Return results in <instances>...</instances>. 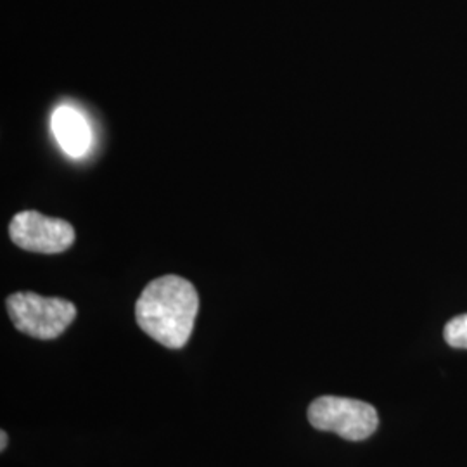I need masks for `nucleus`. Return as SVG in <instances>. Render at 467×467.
<instances>
[{
    "label": "nucleus",
    "instance_id": "39448f33",
    "mask_svg": "<svg viewBox=\"0 0 467 467\" xmlns=\"http://www.w3.org/2000/svg\"><path fill=\"white\" fill-rule=\"evenodd\" d=\"M50 127L57 144L67 156L82 158L90 150V144H92L90 125L78 109L71 106H59L52 113Z\"/></svg>",
    "mask_w": 467,
    "mask_h": 467
},
{
    "label": "nucleus",
    "instance_id": "7ed1b4c3",
    "mask_svg": "<svg viewBox=\"0 0 467 467\" xmlns=\"http://www.w3.org/2000/svg\"><path fill=\"white\" fill-rule=\"evenodd\" d=\"M308 422L318 431L336 433L348 441H362L376 433L379 416L368 401L326 395L310 403Z\"/></svg>",
    "mask_w": 467,
    "mask_h": 467
},
{
    "label": "nucleus",
    "instance_id": "f257e3e1",
    "mask_svg": "<svg viewBox=\"0 0 467 467\" xmlns=\"http://www.w3.org/2000/svg\"><path fill=\"white\" fill-rule=\"evenodd\" d=\"M200 296L192 284L179 275H163L150 281L135 303L139 327L160 345L179 350L187 345Z\"/></svg>",
    "mask_w": 467,
    "mask_h": 467
},
{
    "label": "nucleus",
    "instance_id": "423d86ee",
    "mask_svg": "<svg viewBox=\"0 0 467 467\" xmlns=\"http://www.w3.org/2000/svg\"><path fill=\"white\" fill-rule=\"evenodd\" d=\"M443 337L451 348L467 350V314L449 320L443 329Z\"/></svg>",
    "mask_w": 467,
    "mask_h": 467
},
{
    "label": "nucleus",
    "instance_id": "0eeeda50",
    "mask_svg": "<svg viewBox=\"0 0 467 467\" xmlns=\"http://www.w3.org/2000/svg\"><path fill=\"white\" fill-rule=\"evenodd\" d=\"M7 443H9V438H7V433H5V431H0V451H5Z\"/></svg>",
    "mask_w": 467,
    "mask_h": 467
},
{
    "label": "nucleus",
    "instance_id": "f03ea898",
    "mask_svg": "<svg viewBox=\"0 0 467 467\" xmlns=\"http://www.w3.org/2000/svg\"><path fill=\"white\" fill-rule=\"evenodd\" d=\"M5 306L19 333L42 341L59 337L77 318V306L71 301L35 293H15L7 298Z\"/></svg>",
    "mask_w": 467,
    "mask_h": 467
},
{
    "label": "nucleus",
    "instance_id": "20e7f679",
    "mask_svg": "<svg viewBox=\"0 0 467 467\" xmlns=\"http://www.w3.org/2000/svg\"><path fill=\"white\" fill-rule=\"evenodd\" d=\"M11 241L21 250L42 254L67 251L75 243V229L67 220L47 217L38 212H21L9 223Z\"/></svg>",
    "mask_w": 467,
    "mask_h": 467
}]
</instances>
